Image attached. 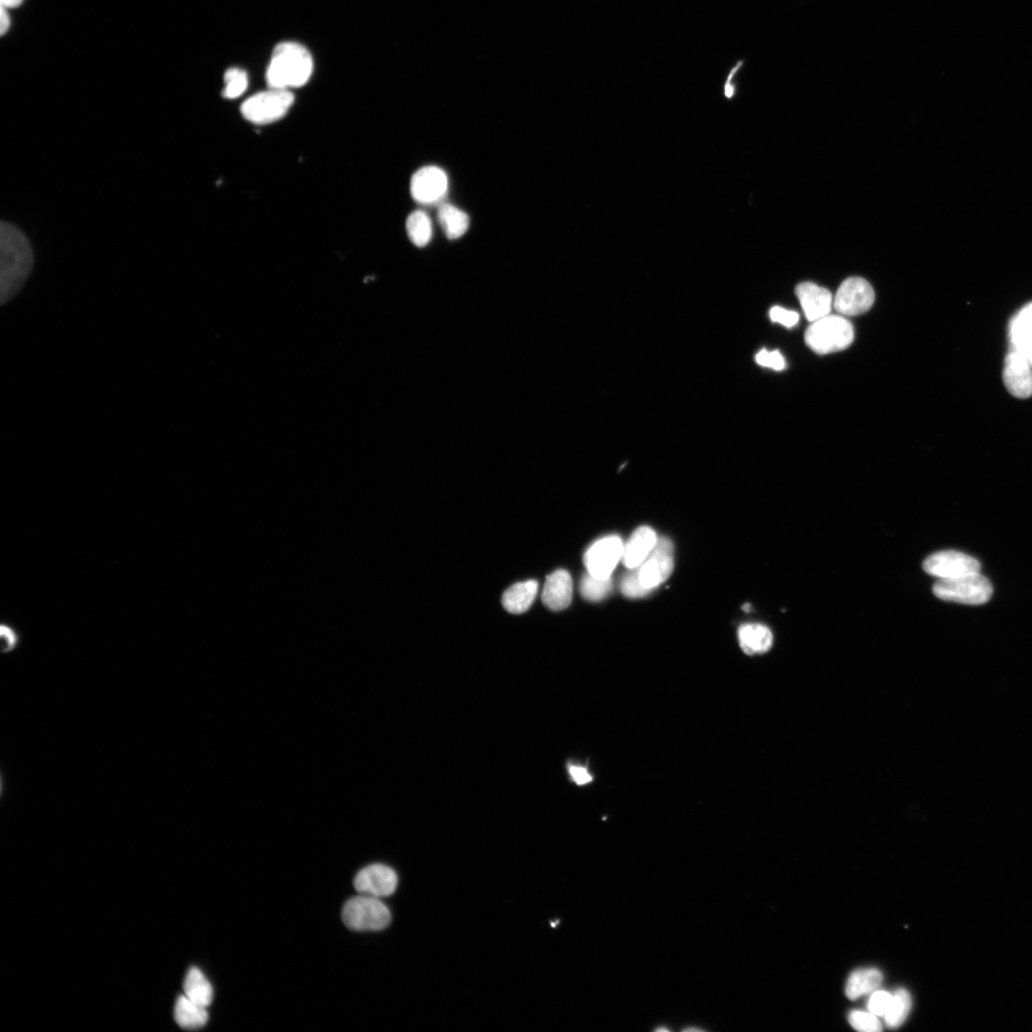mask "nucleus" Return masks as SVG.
Returning <instances> with one entry per match:
<instances>
[{"label": "nucleus", "instance_id": "f257e3e1", "mask_svg": "<svg viewBox=\"0 0 1032 1032\" xmlns=\"http://www.w3.org/2000/svg\"><path fill=\"white\" fill-rule=\"evenodd\" d=\"M34 258L29 241L14 225H0V304L17 295L28 280Z\"/></svg>", "mask_w": 1032, "mask_h": 1032}, {"label": "nucleus", "instance_id": "f03ea898", "mask_svg": "<svg viewBox=\"0 0 1032 1032\" xmlns=\"http://www.w3.org/2000/svg\"><path fill=\"white\" fill-rule=\"evenodd\" d=\"M313 69V57L306 47L298 43L285 42L278 44L271 53L266 81L270 88H298L310 80Z\"/></svg>", "mask_w": 1032, "mask_h": 1032}, {"label": "nucleus", "instance_id": "7ed1b4c3", "mask_svg": "<svg viewBox=\"0 0 1032 1032\" xmlns=\"http://www.w3.org/2000/svg\"><path fill=\"white\" fill-rule=\"evenodd\" d=\"M854 338L852 323L838 315L811 322L805 334L807 346L819 355L842 351L852 344Z\"/></svg>", "mask_w": 1032, "mask_h": 1032}, {"label": "nucleus", "instance_id": "20e7f679", "mask_svg": "<svg viewBox=\"0 0 1032 1032\" xmlns=\"http://www.w3.org/2000/svg\"><path fill=\"white\" fill-rule=\"evenodd\" d=\"M939 600L968 605H981L988 603L993 588L987 577L974 573L952 579H939L933 587Z\"/></svg>", "mask_w": 1032, "mask_h": 1032}, {"label": "nucleus", "instance_id": "39448f33", "mask_svg": "<svg viewBox=\"0 0 1032 1032\" xmlns=\"http://www.w3.org/2000/svg\"><path fill=\"white\" fill-rule=\"evenodd\" d=\"M342 920L352 930L378 931L389 926L391 913L381 899L360 895L344 904Z\"/></svg>", "mask_w": 1032, "mask_h": 1032}, {"label": "nucleus", "instance_id": "423d86ee", "mask_svg": "<svg viewBox=\"0 0 1032 1032\" xmlns=\"http://www.w3.org/2000/svg\"><path fill=\"white\" fill-rule=\"evenodd\" d=\"M295 102L290 90L270 88L251 96L241 105L243 117L256 124H267L282 119Z\"/></svg>", "mask_w": 1032, "mask_h": 1032}, {"label": "nucleus", "instance_id": "0eeeda50", "mask_svg": "<svg viewBox=\"0 0 1032 1032\" xmlns=\"http://www.w3.org/2000/svg\"><path fill=\"white\" fill-rule=\"evenodd\" d=\"M674 546L667 537L658 538L654 551L638 567L642 585L652 591L663 585L674 570Z\"/></svg>", "mask_w": 1032, "mask_h": 1032}, {"label": "nucleus", "instance_id": "6e6552de", "mask_svg": "<svg viewBox=\"0 0 1032 1032\" xmlns=\"http://www.w3.org/2000/svg\"><path fill=\"white\" fill-rule=\"evenodd\" d=\"M875 301L872 286L861 278L847 279L839 288L834 308L841 316L854 317L871 310Z\"/></svg>", "mask_w": 1032, "mask_h": 1032}, {"label": "nucleus", "instance_id": "1a4fd4ad", "mask_svg": "<svg viewBox=\"0 0 1032 1032\" xmlns=\"http://www.w3.org/2000/svg\"><path fill=\"white\" fill-rule=\"evenodd\" d=\"M624 546L623 540L617 536H606L595 542L584 557L588 573L599 578L611 577L623 558Z\"/></svg>", "mask_w": 1032, "mask_h": 1032}, {"label": "nucleus", "instance_id": "9d476101", "mask_svg": "<svg viewBox=\"0 0 1032 1032\" xmlns=\"http://www.w3.org/2000/svg\"><path fill=\"white\" fill-rule=\"evenodd\" d=\"M922 567L929 575L939 579H952L981 571L979 561L957 551L933 554L925 560Z\"/></svg>", "mask_w": 1032, "mask_h": 1032}, {"label": "nucleus", "instance_id": "9b49d317", "mask_svg": "<svg viewBox=\"0 0 1032 1032\" xmlns=\"http://www.w3.org/2000/svg\"><path fill=\"white\" fill-rule=\"evenodd\" d=\"M354 886L360 895L381 899L388 897L396 891L398 877L390 867L384 864H372L357 874Z\"/></svg>", "mask_w": 1032, "mask_h": 1032}, {"label": "nucleus", "instance_id": "f8f14e48", "mask_svg": "<svg viewBox=\"0 0 1032 1032\" xmlns=\"http://www.w3.org/2000/svg\"><path fill=\"white\" fill-rule=\"evenodd\" d=\"M447 176L437 167H426L411 179L410 192L414 201L422 205L437 204L447 191Z\"/></svg>", "mask_w": 1032, "mask_h": 1032}, {"label": "nucleus", "instance_id": "ddd939ff", "mask_svg": "<svg viewBox=\"0 0 1032 1032\" xmlns=\"http://www.w3.org/2000/svg\"><path fill=\"white\" fill-rule=\"evenodd\" d=\"M1004 382L1008 392L1019 399L1032 396V367L1022 352L1013 349L1006 358Z\"/></svg>", "mask_w": 1032, "mask_h": 1032}, {"label": "nucleus", "instance_id": "4468645a", "mask_svg": "<svg viewBox=\"0 0 1032 1032\" xmlns=\"http://www.w3.org/2000/svg\"><path fill=\"white\" fill-rule=\"evenodd\" d=\"M795 294L801 301L807 319L811 322L830 315L834 306V298L829 290L812 282L800 284L796 287Z\"/></svg>", "mask_w": 1032, "mask_h": 1032}, {"label": "nucleus", "instance_id": "2eb2a0df", "mask_svg": "<svg viewBox=\"0 0 1032 1032\" xmlns=\"http://www.w3.org/2000/svg\"><path fill=\"white\" fill-rule=\"evenodd\" d=\"M573 582L565 570H557L546 578L542 602L553 611L566 609L572 603Z\"/></svg>", "mask_w": 1032, "mask_h": 1032}, {"label": "nucleus", "instance_id": "dca6fc26", "mask_svg": "<svg viewBox=\"0 0 1032 1032\" xmlns=\"http://www.w3.org/2000/svg\"><path fill=\"white\" fill-rule=\"evenodd\" d=\"M658 536L650 527H640L632 534L624 546L623 563L627 569L641 566L655 548Z\"/></svg>", "mask_w": 1032, "mask_h": 1032}, {"label": "nucleus", "instance_id": "f3484780", "mask_svg": "<svg viewBox=\"0 0 1032 1032\" xmlns=\"http://www.w3.org/2000/svg\"><path fill=\"white\" fill-rule=\"evenodd\" d=\"M738 640L747 655H762L772 648L773 636L770 628L763 624H747L740 626Z\"/></svg>", "mask_w": 1032, "mask_h": 1032}, {"label": "nucleus", "instance_id": "a211bd4d", "mask_svg": "<svg viewBox=\"0 0 1032 1032\" xmlns=\"http://www.w3.org/2000/svg\"><path fill=\"white\" fill-rule=\"evenodd\" d=\"M537 590L538 584L536 581L516 584L503 594L502 604L509 613H525L532 606Z\"/></svg>", "mask_w": 1032, "mask_h": 1032}, {"label": "nucleus", "instance_id": "6ab92c4d", "mask_svg": "<svg viewBox=\"0 0 1032 1032\" xmlns=\"http://www.w3.org/2000/svg\"><path fill=\"white\" fill-rule=\"evenodd\" d=\"M174 1019L182 1028L197 1029L208 1023L209 1014L207 1007L192 1001L186 995H181L175 1004Z\"/></svg>", "mask_w": 1032, "mask_h": 1032}, {"label": "nucleus", "instance_id": "aec40b11", "mask_svg": "<svg viewBox=\"0 0 1032 1032\" xmlns=\"http://www.w3.org/2000/svg\"><path fill=\"white\" fill-rule=\"evenodd\" d=\"M883 976L879 969H858L850 975L846 985V995L850 1000L876 991L881 985Z\"/></svg>", "mask_w": 1032, "mask_h": 1032}, {"label": "nucleus", "instance_id": "412c9836", "mask_svg": "<svg viewBox=\"0 0 1032 1032\" xmlns=\"http://www.w3.org/2000/svg\"><path fill=\"white\" fill-rule=\"evenodd\" d=\"M184 995L192 1001L208 1007L213 1000V988L203 972L192 968L184 982Z\"/></svg>", "mask_w": 1032, "mask_h": 1032}, {"label": "nucleus", "instance_id": "4be33fe9", "mask_svg": "<svg viewBox=\"0 0 1032 1032\" xmlns=\"http://www.w3.org/2000/svg\"><path fill=\"white\" fill-rule=\"evenodd\" d=\"M1009 337L1013 349L1020 352L1032 341V302L1026 305L1012 319Z\"/></svg>", "mask_w": 1032, "mask_h": 1032}, {"label": "nucleus", "instance_id": "5701e85b", "mask_svg": "<svg viewBox=\"0 0 1032 1032\" xmlns=\"http://www.w3.org/2000/svg\"><path fill=\"white\" fill-rule=\"evenodd\" d=\"M438 219L448 240H457L463 237L469 226L468 215L449 204L441 206L438 211Z\"/></svg>", "mask_w": 1032, "mask_h": 1032}, {"label": "nucleus", "instance_id": "b1692460", "mask_svg": "<svg viewBox=\"0 0 1032 1032\" xmlns=\"http://www.w3.org/2000/svg\"><path fill=\"white\" fill-rule=\"evenodd\" d=\"M407 231L411 242L418 247L427 246L432 238L429 216L423 211L412 212L407 221Z\"/></svg>", "mask_w": 1032, "mask_h": 1032}, {"label": "nucleus", "instance_id": "393cba45", "mask_svg": "<svg viewBox=\"0 0 1032 1032\" xmlns=\"http://www.w3.org/2000/svg\"><path fill=\"white\" fill-rule=\"evenodd\" d=\"M912 1000L908 990L898 989L893 995L891 1006L885 1014V1024L889 1028L899 1027L908 1019L911 1010Z\"/></svg>", "mask_w": 1032, "mask_h": 1032}, {"label": "nucleus", "instance_id": "a878e982", "mask_svg": "<svg viewBox=\"0 0 1032 1032\" xmlns=\"http://www.w3.org/2000/svg\"><path fill=\"white\" fill-rule=\"evenodd\" d=\"M613 590V579L595 577L590 573L585 574L579 584V591L586 601L601 602L607 597Z\"/></svg>", "mask_w": 1032, "mask_h": 1032}, {"label": "nucleus", "instance_id": "bb28decb", "mask_svg": "<svg viewBox=\"0 0 1032 1032\" xmlns=\"http://www.w3.org/2000/svg\"><path fill=\"white\" fill-rule=\"evenodd\" d=\"M224 98L233 100L241 97L247 90L249 80L246 72L240 68H230L224 75Z\"/></svg>", "mask_w": 1032, "mask_h": 1032}, {"label": "nucleus", "instance_id": "cd10ccee", "mask_svg": "<svg viewBox=\"0 0 1032 1032\" xmlns=\"http://www.w3.org/2000/svg\"><path fill=\"white\" fill-rule=\"evenodd\" d=\"M621 584L622 593L630 599H639L650 594L652 590L645 588L640 579L639 569H628Z\"/></svg>", "mask_w": 1032, "mask_h": 1032}, {"label": "nucleus", "instance_id": "c85d7f7f", "mask_svg": "<svg viewBox=\"0 0 1032 1032\" xmlns=\"http://www.w3.org/2000/svg\"><path fill=\"white\" fill-rule=\"evenodd\" d=\"M849 1022L855 1029L863 1032H878L882 1029L881 1023L873 1013L852 1011L849 1016Z\"/></svg>", "mask_w": 1032, "mask_h": 1032}, {"label": "nucleus", "instance_id": "c756f323", "mask_svg": "<svg viewBox=\"0 0 1032 1032\" xmlns=\"http://www.w3.org/2000/svg\"><path fill=\"white\" fill-rule=\"evenodd\" d=\"M892 1000L893 995L890 993L876 990L872 994L870 1000H869L868 1009L878 1017H885V1014L891 1006Z\"/></svg>", "mask_w": 1032, "mask_h": 1032}, {"label": "nucleus", "instance_id": "7c9ffc66", "mask_svg": "<svg viewBox=\"0 0 1032 1032\" xmlns=\"http://www.w3.org/2000/svg\"><path fill=\"white\" fill-rule=\"evenodd\" d=\"M756 361L760 366L770 368L777 371L783 370L786 367L785 359L780 351L769 352L762 350L757 354Z\"/></svg>", "mask_w": 1032, "mask_h": 1032}, {"label": "nucleus", "instance_id": "2f4dec72", "mask_svg": "<svg viewBox=\"0 0 1032 1032\" xmlns=\"http://www.w3.org/2000/svg\"><path fill=\"white\" fill-rule=\"evenodd\" d=\"M770 317L772 321L781 323L788 329L793 328L800 320L798 313L786 310L781 307H773L770 312Z\"/></svg>", "mask_w": 1032, "mask_h": 1032}, {"label": "nucleus", "instance_id": "473e14b6", "mask_svg": "<svg viewBox=\"0 0 1032 1032\" xmlns=\"http://www.w3.org/2000/svg\"><path fill=\"white\" fill-rule=\"evenodd\" d=\"M568 772L577 786H585L593 781V777L585 767L569 765Z\"/></svg>", "mask_w": 1032, "mask_h": 1032}, {"label": "nucleus", "instance_id": "72a5a7b5", "mask_svg": "<svg viewBox=\"0 0 1032 1032\" xmlns=\"http://www.w3.org/2000/svg\"><path fill=\"white\" fill-rule=\"evenodd\" d=\"M0 633H2V639L4 641L3 651L5 652V654H8V652L13 651L16 646V644H17L16 634H15V630H13L10 626H6V625L2 626V629H0Z\"/></svg>", "mask_w": 1032, "mask_h": 1032}, {"label": "nucleus", "instance_id": "f704fd0d", "mask_svg": "<svg viewBox=\"0 0 1032 1032\" xmlns=\"http://www.w3.org/2000/svg\"><path fill=\"white\" fill-rule=\"evenodd\" d=\"M10 25L11 21L7 8L2 6V12H0V33H2L3 35L9 30Z\"/></svg>", "mask_w": 1032, "mask_h": 1032}, {"label": "nucleus", "instance_id": "c9c22d12", "mask_svg": "<svg viewBox=\"0 0 1032 1032\" xmlns=\"http://www.w3.org/2000/svg\"><path fill=\"white\" fill-rule=\"evenodd\" d=\"M23 2H24V0H2V6L5 7L7 9L8 8H15V7H19L23 4Z\"/></svg>", "mask_w": 1032, "mask_h": 1032}, {"label": "nucleus", "instance_id": "e433bc0d", "mask_svg": "<svg viewBox=\"0 0 1032 1032\" xmlns=\"http://www.w3.org/2000/svg\"><path fill=\"white\" fill-rule=\"evenodd\" d=\"M1022 353L1027 357L1030 366L1032 367V341L1028 344L1027 349Z\"/></svg>", "mask_w": 1032, "mask_h": 1032}, {"label": "nucleus", "instance_id": "4c0bfd02", "mask_svg": "<svg viewBox=\"0 0 1032 1032\" xmlns=\"http://www.w3.org/2000/svg\"><path fill=\"white\" fill-rule=\"evenodd\" d=\"M684 1031H701V1029L697 1028V1027H693V1028H685Z\"/></svg>", "mask_w": 1032, "mask_h": 1032}, {"label": "nucleus", "instance_id": "58836bf2", "mask_svg": "<svg viewBox=\"0 0 1032 1032\" xmlns=\"http://www.w3.org/2000/svg\"><path fill=\"white\" fill-rule=\"evenodd\" d=\"M656 1030L657 1031H668V1029L666 1027H660V1028H657Z\"/></svg>", "mask_w": 1032, "mask_h": 1032}]
</instances>
